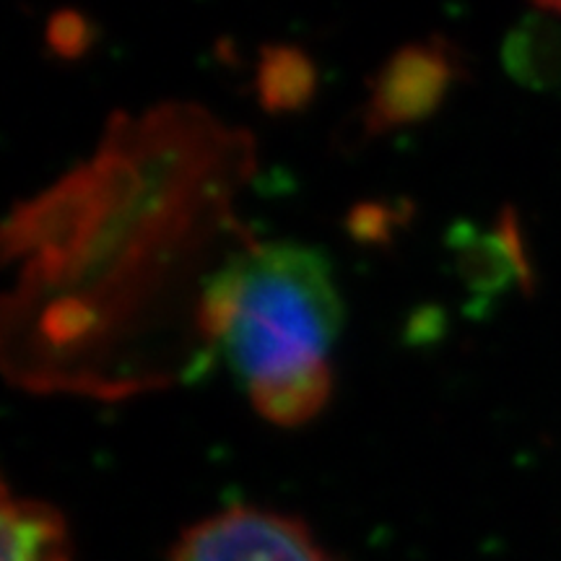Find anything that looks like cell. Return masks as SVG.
Here are the masks:
<instances>
[{"label": "cell", "instance_id": "obj_1", "mask_svg": "<svg viewBox=\"0 0 561 561\" xmlns=\"http://www.w3.org/2000/svg\"><path fill=\"white\" fill-rule=\"evenodd\" d=\"M198 110H159L110 128L96 159L39 195L0 229V257L21 261L13 297L0 299V364L19 382L79 380L83 348L100 339L102 310L121 305L123 265L191 234L216 216L242 157Z\"/></svg>", "mask_w": 561, "mask_h": 561}, {"label": "cell", "instance_id": "obj_6", "mask_svg": "<svg viewBox=\"0 0 561 561\" xmlns=\"http://www.w3.org/2000/svg\"><path fill=\"white\" fill-rule=\"evenodd\" d=\"M261 100L273 112L297 110L312 96L314 70L312 62L297 47H265L261 70H257Z\"/></svg>", "mask_w": 561, "mask_h": 561}, {"label": "cell", "instance_id": "obj_2", "mask_svg": "<svg viewBox=\"0 0 561 561\" xmlns=\"http://www.w3.org/2000/svg\"><path fill=\"white\" fill-rule=\"evenodd\" d=\"M343 299L331 261L297 242L244 244L208 278L198 335L221 351L252 409L276 426H301L333 396Z\"/></svg>", "mask_w": 561, "mask_h": 561}, {"label": "cell", "instance_id": "obj_7", "mask_svg": "<svg viewBox=\"0 0 561 561\" xmlns=\"http://www.w3.org/2000/svg\"><path fill=\"white\" fill-rule=\"evenodd\" d=\"M546 13H561V0H533Z\"/></svg>", "mask_w": 561, "mask_h": 561}, {"label": "cell", "instance_id": "obj_5", "mask_svg": "<svg viewBox=\"0 0 561 561\" xmlns=\"http://www.w3.org/2000/svg\"><path fill=\"white\" fill-rule=\"evenodd\" d=\"M0 561H73L66 520L50 504L19 500L0 483Z\"/></svg>", "mask_w": 561, "mask_h": 561}, {"label": "cell", "instance_id": "obj_3", "mask_svg": "<svg viewBox=\"0 0 561 561\" xmlns=\"http://www.w3.org/2000/svg\"><path fill=\"white\" fill-rule=\"evenodd\" d=\"M170 561H335L305 523L273 510L231 507L195 523Z\"/></svg>", "mask_w": 561, "mask_h": 561}, {"label": "cell", "instance_id": "obj_4", "mask_svg": "<svg viewBox=\"0 0 561 561\" xmlns=\"http://www.w3.org/2000/svg\"><path fill=\"white\" fill-rule=\"evenodd\" d=\"M458 53L445 39H419L392 53L369 83L362 123L367 136L416 125L439 110L458 83Z\"/></svg>", "mask_w": 561, "mask_h": 561}]
</instances>
